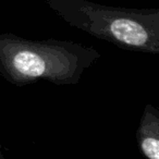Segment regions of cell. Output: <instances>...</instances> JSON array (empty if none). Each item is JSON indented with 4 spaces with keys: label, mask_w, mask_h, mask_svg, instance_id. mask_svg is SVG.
<instances>
[{
    "label": "cell",
    "mask_w": 159,
    "mask_h": 159,
    "mask_svg": "<svg viewBox=\"0 0 159 159\" xmlns=\"http://www.w3.org/2000/svg\"><path fill=\"white\" fill-rule=\"evenodd\" d=\"M100 57L94 47L71 40H32L0 34V75L18 87L39 81L75 85Z\"/></svg>",
    "instance_id": "obj_1"
},
{
    "label": "cell",
    "mask_w": 159,
    "mask_h": 159,
    "mask_svg": "<svg viewBox=\"0 0 159 159\" xmlns=\"http://www.w3.org/2000/svg\"><path fill=\"white\" fill-rule=\"evenodd\" d=\"M69 25L118 48L159 53V9L110 7L89 0H45Z\"/></svg>",
    "instance_id": "obj_2"
},
{
    "label": "cell",
    "mask_w": 159,
    "mask_h": 159,
    "mask_svg": "<svg viewBox=\"0 0 159 159\" xmlns=\"http://www.w3.org/2000/svg\"><path fill=\"white\" fill-rule=\"evenodd\" d=\"M136 142L146 159H159V110L150 104L146 105L141 116Z\"/></svg>",
    "instance_id": "obj_3"
},
{
    "label": "cell",
    "mask_w": 159,
    "mask_h": 159,
    "mask_svg": "<svg viewBox=\"0 0 159 159\" xmlns=\"http://www.w3.org/2000/svg\"><path fill=\"white\" fill-rule=\"evenodd\" d=\"M0 159H6L5 155H3V152H2V146H1V144H0Z\"/></svg>",
    "instance_id": "obj_4"
}]
</instances>
